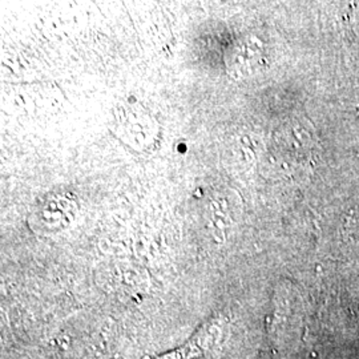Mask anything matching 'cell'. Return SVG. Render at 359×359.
I'll use <instances>...</instances> for the list:
<instances>
[{"label": "cell", "mask_w": 359, "mask_h": 359, "mask_svg": "<svg viewBox=\"0 0 359 359\" xmlns=\"http://www.w3.org/2000/svg\"><path fill=\"white\" fill-rule=\"evenodd\" d=\"M116 135L137 151H147L154 145L158 135V126L147 111L137 105L124 107L115 112Z\"/></svg>", "instance_id": "6da1fadb"}, {"label": "cell", "mask_w": 359, "mask_h": 359, "mask_svg": "<svg viewBox=\"0 0 359 359\" xmlns=\"http://www.w3.org/2000/svg\"><path fill=\"white\" fill-rule=\"evenodd\" d=\"M79 209V201L69 193L48 196L36 208L34 219L40 229L57 231L71 224Z\"/></svg>", "instance_id": "7a4b0ae2"}]
</instances>
